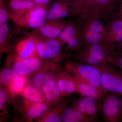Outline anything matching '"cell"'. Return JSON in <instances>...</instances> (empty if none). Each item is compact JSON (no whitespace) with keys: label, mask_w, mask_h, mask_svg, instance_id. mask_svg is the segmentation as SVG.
<instances>
[{"label":"cell","mask_w":122,"mask_h":122,"mask_svg":"<svg viewBox=\"0 0 122 122\" xmlns=\"http://www.w3.org/2000/svg\"><path fill=\"white\" fill-rule=\"evenodd\" d=\"M15 51L18 57L20 59L35 56L37 54L36 42L31 38L23 39L16 46Z\"/></svg>","instance_id":"11"},{"label":"cell","mask_w":122,"mask_h":122,"mask_svg":"<svg viewBox=\"0 0 122 122\" xmlns=\"http://www.w3.org/2000/svg\"><path fill=\"white\" fill-rule=\"evenodd\" d=\"M9 27L6 23L1 24L0 26V43L1 45L4 42L7 37Z\"/></svg>","instance_id":"25"},{"label":"cell","mask_w":122,"mask_h":122,"mask_svg":"<svg viewBox=\"0 0 122 122\" xmlns=\"http://www.w3.org/2000/svg\"><path fill=\"white\" fill-rule=\"evenodd\" d=\"M8 96L4 90L1 89L0 90V109L1 110L4 108L7 102Z\"/></svg>","instance_id":"26"},{"label":"cell","mask_w":122,"mask_h":122,"mask_svg":"<svg viewBox=\"0 0 122 122\" xmlns=\"http://www.w3.org/2000/svg\"><path fill=\"white\" fill-rule=\"evenodd\" d=\"M44 0H34V2L38 5L43 4Z\"/></svg>","instance_id":"32"},{"label":"cell","mask_w":122,"mask_h":122,"mask_svg":"<svg viewBox=\"0 0 122 122\" xmlns=\"http://www.w3.org/2000/svg\"><path fill=\"white\" fill-rule=\"evenodd\" d=\"M46 17L45 9L41 7H35L29 10L25 17V23L29 28L37 29L44 25Z\"/></svg>","instance_id":"10"},{"label":"cell","mask_w":122,"mask_h":122,"mask_svg":"<svg viewBox=\"0 0 122 122\" xmlns=\"http://www.w3.org/2000/svg\"><path fill=\"white\" fill-rule=\"evenodd\" d=\"M96 1L102 4H106L109 2L110 0H96Z\"/></svg>","instance_id":"31"},{"label":"cell","mask_w":122,"mask_h":122,"mask_svg":"<svg viewBox=\"0 0 122 122\" xmlns=\"http://www.w3.org/2000/svg\"><path fill=\"white\" fill-rule=\"evenodd\" d=\"M59 65L49 60L36 56L25 59L15 58L11 68L21 76H29L40 72H48L59 70Z\"/></svg>","instance_id":"1"},{"label":"cell","mask_w":122,"mask_h":122,"mask_svg":"<svg viewBox=\"0 0 122 122\" xmlns=\"http://www.w3.org/2000/svg\"><path fill=\"white\" fill-rule=\"evenodd\" d=\"M68 14V12L62 8L60 3L55 2L51 6L47 14V16L49 20H53L57 18L66 17Z\"/></svg>","instance_id":"17"},{"label":"cell","mask_w":122,"mask_h":122,"mask_svg":"<svg viewBox=\"0 0 122 122\" xmlns=\"http://www.w3.org/2000/svg\"><path fill=\"white\" fill-rule=\"evenodd\" d=\"M91 29L96 30L100 33L102 31L103 29V26L101 22L98 21H96L92 23Z\"/></svg>","instance_id":"28"},{"label":"cell","mask_w":122,"mask_h":122,"mask_svg":"<svg viewBox=\"0 0 122 122\" xmlns=\"http://www.w3.org/2000/svg\"><path fill=\"white\" fill-rule=\"evenodd\" d=\"M56 81L62 96L67 97L76 92L74 76L67 71L61 72Z\"/></svg>","instance_id":"7"},{"label":"cell","mask_w":122,"mask_h":122,"mask_svg":"<svg viewBox=\"0 0 122 122\" xmlns=\"http://www.w3.org/2000/svg\"><path fill=\"white\" fill-rule=\"evenodd\" d=\"M75 33L74 29L71 26H69L61 33L60 38L63 41L67 42L71 38L74 37Z\"/></svg>","instance_id":"24"},{"label":"cell","mask_w":122,"mask_h":122,"mask_svg":"<svg viewBox=\"0 0 122 122\" xmlns=\"http://www.w3.org/2000/svg\"><path fill=\"white\" fill-rule=\"evenodd\" d=\"M26 100L34 102H46L42 92L39 88L30 85H26L21 93Z\"/></svg>","instance_id":"15"},{"label":"cell","mask_w":122,"mask_h":122,"mask_svg":"<svg viewBox=\"0 0 122 122\" xmlns=\"http://www.w3.org/2000/svg\"><path fill=\"white\" fill-rule=\"evenodd\" d=\"M40 32L44 36L49 38L56 37L61 33V30L57 27L50 24H45L40 28Z\"/></svg>","instance_id":"19"},{"label":"cell","mask_w":122,"mask_h":122,"mask_svg":"<svg viewBox=\"0 0 122 122\" xmlns=\"http://www.w3.org/2000/svg\"></svg>","instance_id":"35"},{"label":"cell","mask_w":122,"mask_h":122,"mask_svg":"<svg viewBox=\"0 0 122 122\" xmlns=\"http://www.w3.org/2000/svg\"><path fill=\"white\" fill-rule=\"evenodd\" d=\"M25 102L26 115L30 119L40 117L49 110V106L46 103L34 102L26 99Z\"/></svg>","instance_id":"13"},{"label":"cell","mask_w":122,"mask_h":122,"mask_svg":"<svg viewBox=\"0 0 122 122\" xmlns=\"http://www.w3.org/2000/svg\"><path fill=\"white\" fill-rule=\"evenodd\" d=\"M27 81L26 77L18 75L12 80L7 86L12 94H21L26 86Z\"/></svg>","instance_id":"16"},{"label":"cell","mask_w":122,"mask_h":122,"mask_svg":"<svg viewBox=\"0 0 122 122\" xmlns=\"http://www.w3.org/2000/svg\"><path fill=\"white\" fill-rule=\"evenodd\" d=\"M73 76L76 83V92L81 96L93 97L101 102L105 95L107 94L101 90L98 87L92 86Z\"/></svg>","instance_id":"9"},{"label":"cell","mask_w":122,"mask_h":122,"mask_svg":"<svg viewBox=\"0 0 122 122\" xmlns=\"http://www.w3.org/2000/svg\"><path fill=\"white\" fill-rule=\"evenodd\" d=\"M112 29L116 35V41L119 42H122V20H118L112 25Z\"/></svg>","instance_id":"23"},{"label":"cell","mask_w":122,"mask_h":122,"mask_svg":"<svg viewBox=\"0 0 122 122\" xmlns=\"http://www.w3.org/2000/svg\"><path fill=\"white\" fill-rule=\"evenodd\" d=\"M18 74L11 68H6L1 70L0 74V82L3 85L7 86Z\"/></svg>","instance_id":"21"},{"label":"cell","mask_w":122,"mask_h":122,"mask_svg":"<svg viewBox=\"0 0 122 122\" xmlns=\"http://www.w3.org/2000/svg\"></svg>","instance_id":"34"},{"label":"cell","mask_w":122,"mask_h":122,"mask_svg":"<svg viewBox=\"0 0 122 122\" xmlns=\"http://www.w3.org/2000/svg\"><path fill=\"white\" fill-rule=\"evenodd\" d=\"M119 95L106 94L100 102V112L107 122H122V102Z\"/></svg>","instance_id":"4"},{"label":"cell","mask_w":122,"mask_h":122,"mask_svg":"<svg viewBox=\"0 0 122 122\" xmlns=\"http://www.w3.org/2000/svg\"><path fill=\"white\" fill-rule=\"evenodd\" d=\"M72 105L82 113L91 119L93 122L100 112V102L93 97L81 96L72 101Z\"/></svg>","instance_id":"5"},{"label":"cell","mask_w":122,"mask_h":122,"mask_svg":"<svg viewBox=\"0 0 122 122\" xmlns=\"http://www.w3.org/2000/svg\"><path fill=\"white\" fill-rule=\"evenodd\" d=\"M97 67L101 71L103 89L107 93L122 96V72L114 65L105 63Z\"/></svg>","instance_id":"3"},{"label":"cell","mask_w":122,"mask_h":122,"mask_svg":"<svg viewBox=\"0 0 122 122\" xmlns=\"http://www.w3.org/2000/svg\"><path fill=\"white\" fill-rule=\"evenodd\" d=\"M86 38L89 44H96L102 39V35L96 30L90 29L86 34Z\"/></svg>","instance_id":"22"},{"label":"cell","mask_w":122,"mask_h":122,"mask_svg":"<svg viewBox=\"0 0 122 122\" xmlns=\"http://www.w3.org/2000/svg\"><path fill=\"white\" fill-rule=\"evenodd\" d=\"M112 63L122 72V55L117 59L112 61Z\"/></svg>","instance_id":"29"},{"label":"cell","mask_w":122,"mask_h":122,"mask_svg":"<svg viewBox=\"0 0 122 122\" xmlns=\"http://www.w3.org/2000/svg\"><path fill=\"white\" fill-rule=\"evenodd\" d=\"M62 119L63 122H93L91 119L82 113L72 106L64 109Z\"/></svg>","instance_id":"14"},{"label":"cell","mask_w":122,"mask_h":122,"mask_svg":"<svg viewBox=\"0 0 122 122\" xmlns=\"http://www.w3.org/2000/svg\"><path fill=\"white\" fill-rule=\"evenodd\" d=\"M10 6L15 11H25L35 7V4L30 0H11Z\"/></svg>","instance_id":"18"},{"label":"cell","mask_w":122,"mask_h":122,"mask_svg":"<svg viewBox=\"0 0 122 122\" xmlns=\"http://www.w3.org/2000/svg\"><path fill=\"white\" fill-rule=\"evenodd\" d=\"M8 18V14L7 10L4 8L0 10V25L5 24Z\"/></svg>","instance_id":"27"},{"label":"cell","mask_w":122,"mask_h":122,"mask_svg":"<svg viewBox=\"0 0 122 122\" xmlns=\"http://www.w3.org/2000/svg\"><path fill=\"white\" fill-rule=\"evenodd\" d=\"M121 43H122V42H121Z\"/></svg>","instance_id":"33"},{"label":"cell","mask_w":122,"mask_h":122,"mask_svg":"<svg viewBox=\"0 0 122 122\" xmlns=\"http://www.w3.org/2000/svg\"><path fill=\"white\" fill-rule=\"evenodd\" d=\"M41 91L45 96L46 102L48 105L60 103L62 102V98L58 89L56 81L54 79L51 78L44 83Z\"/></svg>","instance_id":"8"},{"label":"cell","mask_w":122,"mask_h":122,"mask_svg":"<svg viewBox=\"0 0 122 122\" xmlns=\"http://www.w3.org/2000/svg\"><path fill=\"white\" fill-rule=\"evenodd\" d=\"M65 70L77 78L98 87L106 93L101 86V73L99 68L89 64L68 63Z\"/></svg>","instance_id":"2"},{"label":"cell","mask_w":122,"mask_h":122,"mask_svg":"<svg viewBox=\"0 0 122 122\" xmlns=\"http://www.w3.org/2000/svg\"><path fill=\"white\" fill-rule=\"evenodd\" d=\"M106 53L99 45L94 44L91 46L85 61L87 64L98 67L105 64Z\"/></svg>","instance_id":"12"},{"label":"cell","mask_w":122,"mask_h":122,"mask_svg":"<svg viewBox=\"0 0 122 122\" xmlns=\"http://www.w3.org/2000/svg\"></svg>","instance_id":"36"},{"label":"cell","mask_w":122,"mask_h":122,"mask_svg":"<svg viewBox=\"0 0 122 122\" xmlns=\"http://www.w3.org/2000/svg\"><path fill=\"white\" fill-rule=\"evenodd\" d=\"M48 72H40L34 74L32 82L34 86L38 88H41L46 82L53 78L52 75Z\"/></svg>","instance_id":"20"},{"label":"cell","mask_w":122,"mask_h":122,"mask_svg":"<svg viewBox=\"0 0 122 122\" xmlns=\"http://www.w3.org/2000/svg\"><path fill=\"white\" fill-rule=\"evenodd\" d=\"M70 47L71 48H75L77 46L78 42L77 39L74 37L72 38L67 41Z\"/></svg>","instance_id":"30"},{"label":"cell","mask_w":122,"mask_h":122,"mask_svg":"<svg viewBox=\"0 0 122 122\" xmlns=\"http://www.w3.org/2000/svg\"><path fill=\"white\" fill-rule=\"evenodd\" d=\"M36 43L37 52L39 57L57 61V57L61 52V45L58 41L50 39Z\"/></svg>","instance_id":"6"}]
</instances>
